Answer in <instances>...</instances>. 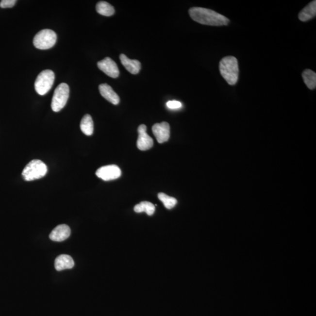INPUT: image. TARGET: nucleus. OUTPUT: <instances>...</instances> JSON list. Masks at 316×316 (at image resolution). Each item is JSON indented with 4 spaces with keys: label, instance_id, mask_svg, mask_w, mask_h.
<instances>
[{
    "label": "nucleus",
    "instance_id": "f03ea898",
    "mask_svg": "<svg viewBox=\"0 0 316 316\" xmlns=\"http://www.w3.org/2000/svg\"><path fill=\"white\" fill-rule=\"evenodd\" d=\"M219 69L227 83L235 85L238 80L239 67L237 58L234 56H227L222 59L219 65Z\"/></svg>",
    "mask_w": 316,
    "mask_h": 316
},
{
    "label": "nucleus",
    "instance_id": "39448f33",
    "mask_svg": "<svg viewBox=\"0 0 316 316\" xmlns=\"http://www.w3.org/2000/svg\"><path fill=\"white\" fill-rule=\"evenodd\" d=\"M55 81L52 70H45L40 73L35 82V89L39 95L44 96L49 92Z\"/></svg>",
    "mask_w": 316,
    "mask_h": 316
},
{
    "label": "nucleus",
    "instance_id": "f257e3e1",
    "mask_svg": "<svg viewBox=\"0 0 316 316\" xmlns=\"http://www.w3.org/2000/svg\"><path fill=\"white\" fill-rule=\"evenodd\" d=\"M190 17L199 24L210 26H223L229 24L230 20L216 11L202 7H192L189 10Z\"/></svg>",
    "mask_w": 316,
    "mask_h": 316
},
{
    "label": "nucleus",
    "instance_id": "6e6552de",
    "mask_svg": "<svg viewBox=\"0 0 316 316\" xmlns=\"http://www.w3.org/2000/svg\"><path fill=\"white\" fill-rule=\"evenodd\" d=\"M98 67L100 70H101L107 76L112 78H118L119 75V71L117 65L113 59L109 58H105L102 61L98 63Z\"/></svg>",
    "mask_w": 316,
    "mask_h": 316
},
{
    "label": "nucleus",
    "instance_id": "412c9836",
    "mask_svg": "<svg viewBox=\"0 0 316 316\" xmlns=\"http://www.w3.org/2000/svg\"><path fill=\"white\" fill-rule=\"evenodd\" d=\"M166 106L169 109L176 110L179 109L182 107V102L179 101L172 100L167 102Z\"/></svg>",
    "mask_w": 316,
    "mask_h": 316
},
{
    "label": "nucleus",
    "instance_id": "f8f14e48",
    "mask_svg": "<svg viewBox=\"0 0 316 316\" xmlns=\"http://www.w3.org/2000/svg\"><path fill=\"white\" fill-rule=\"evenodd\" d=\"M99 89L101 95L107 101L115 105H117L119 103L120 99H119L118 95L109 84H101L100 85Z\"/></svg>",
    "mask_w": 316,
    "mask_h": 316
},
{
    "label": "nucleus",
    "instance_id": "0eeeda50",
    "mask_svg": "<svg viewBox=\"0 0 316 316\" xmlns=\"http://www.w3.org/2000/svg\"><path fill=\"white\" fill-rule=\"evenodd\" d=\"M96 175L104 181H113L120 177L121 170L116 165H107L100 167L97 170Z\"/></svg>",
    "mask_w": 316,
    "mask_h": 316
},
{
    "label": "nucleus",
    "instance_id": "6ab92c4d",
    "mask_svg": "<svg viewBox=\"0 0 316 316\" xmlns=\"http://www.w3.org/2000/svg\"><path fill=\"white\" fill-rule=\"evenodd\" d=\"M134 211L136 213L145 212L148 215L152 216L154 214L155 207L150 202L142 201L140 203L136 205L134 207Z\"/></svg>",
    "mask_w": 316,
    "mask_h": 316
},
{
    "label": "nucleus",
    "instance_id": "f3484780",
    "mask_svg": "<svg viewBox=\"0 0 316 316\" xmlns=\"http://www.w3.org/2000/svg\"><path fill=\"white\" fill-rule=\"evenodd\" d=\"M96 9L99 14L105 17L112 16L115 13V8L106 1H99L96 5Z\"/></svg>",
    "mask_w": 316,
    "mask_h": 316
},
{
    "label": "nucleus",
    "instance_id": "dca6fc26",
    "mask_svg": "<svg viewBox=\"0 0 316 316\" xmlns=\"http://www.w3.org/2000/svg\"><path fill=\"white\" fill-rule=\"evenodd\" d=\"M81 129L85 135L90 136L94 132V123L92 116L89 115H85L82 119Z\"/></svg>",
    "mask_w": 316,
    "mask_h": 316
},
{
    "label": "nucleus",
    "instance_id": "4468645a",
    "mask_svg": "<svg viewBox=\"0 0 316 316\" xmlns=\"http://www.w3.org/2000/svg\"><path fill=\"white\" fill-rule=\"evenodd\" d=\"M75 266L73 258L68 255H61L56 258L55 262V269L58 271L72 269Z\"/></svg>",
    "mask_w": 316,
    "mask_h": 316
},
{
    "label": "nucleus",
    "instance_id": "7ed1b4c3",
    "mask_svg": "<svg viewBox=\"0 0 316 316\" xmlns=\"http://www.w3.org/2000/svg\"><path fill=\"white\" fill-rule=\"evenodd\" d=\"M47 172V165L43 162L34 159L25 167L22 175L24 180L33 181L44 177Z\"/></svg>",
    "mask_w": 316,
    "mask_h": 316
},
{
    "label": "nucleus",
    "instance_id": "9b49d317",
    "mask_svg": "<svg viewBox=\"0 0 316 316\" xmlns=\"http://www.w3.org/2000/svg\"><path fill=\"white\" fill-rule=\"evenodd\" d=\"M71 230L67 224H61L52 230L50 235L51 240L55 242H62L69 237Z\"/></svg>",
    "mask_w": 316,
    "mask_h": 316
},
{
    "label": "nucleus",
    "instance_id": "aec40b11",
    "mask_svg": "<svg viewBox=\"0 0 316 316\" xmlns=\"http://www.w3.org/2000/svg\"><path fill=\"white\" fill-rule=\"evenodd\" d=\"M158 197L167 209H173L178 203V201L175 198L170 197L164 193H159Z\"/></svg>",
    "mask_w": 316,
    "mask_h": 316
},
{
    "label": "nucleus",
    "instance_id": "a211bd4d",
    "mask_svg": "<svg viewBox=\"0 0 316 316\" xmlns=\"http://www.w3.org/2000/svg\"><path fill=\"white\" fill-rule=\"evenodd\" d=\"M304 83L310 90L315 89L316 87V74L312 70L306 69L302 73Z\"/></svg>",
    "mask_w": 316,
    "mask_h": 316
},
{
    "label": "nucleus",
    "instance_id": "9d476101",
    "mask_svg": "<svg viewBox=\"0 0 316 316\" xmlns=\"http://www.w3.org/2000/svg\"><path fill=\"white\" fill-rule=\"evenodd\" d=\"M152 132L159 143H164L169 140L170 125L166 122L156 123L153 125Z\"/></svg>",
    "mask_w": 316,
    "mask_h": 316
},
{
    "label": "nucleus",
    "instance_id": "20e7f679",
    "mask_svg": "<svg viewBox=\"0 0 316 316\" xmlns=\"http://www.w3.org/2000/svg\"><path fill=\"white\" fill-rule=\"evenodd\" d=\"M57 40L56 33L51 30L40 31L34 36L33 43L37 49L49 50L55 45Z\"/></svg>",
    "mask_w": 316,
    "mask_h": 316
},
{
    "label": "nucleus",
    "instance_id": "2eb2a0df",
    "mask_svg": "<svg viewBox=\"0 0 316 316\" xmlns=\"http://www.w3.org/2000/svg\"><path fill=\"white\" fill-rule=\"evenodd\" d=\"M316 15V1H313L307 5L299 14V19L302 22H306L311 19Z\"/></svg>",
    "mask_w": 316,
    "mask_h": 316
},
{
    "label": "nucleus",
    "instance_id": "ddd939ff",
    "mask_svg": "<svg viewBox=\"0 0 316 316\" xmlns=\"http://www.w3.org/2000/svg\"><path fill=\"white\" fill-rule=\"evenodd\" d=\"M119 59H120L122 65L130 73L136 75L140 71L141 63L138 60L130 59L124 54H121Z\"/></svg>",
    "mask_w": 316,
    "mask_h": 316
},
{
    "label": "nucleus",
    "instance_id": "1a4fd4ad",
    "mask_svg": "<svg viewBox=\"0 0 316 316\" xmlns=\"http://www.w3.org/2000/svg\"><path fill=\"white\" fill-rule=\"evenodd\" d=\"M138 138L137 147L139 150H149L153 147V139L147 133V126L144 124L139 125L138 129Z\"/></svg>",
    "mask_w": 316,
    "mask_h": 316
},
{
    "label": "nucleus",
    "instance_id": "4be33fe9",
    "mask_svg": "<svg viewBox=\"0 0 316 316\" xmlns=\"http://www.w3.org/2000/svg\"><path fill=\"white\" fill-rule=\"evenodd\" d=\"M16 0H2L0 2V7L2 8H12L16 5Z\"/></svg>",
    "mask_w": 316,
    "mask_h": 316
},
{
    "label": "nucleus",
    "instance_id": "423d86ee",
    "mask_svg": "<svg viewBox=\"0 0 316 316\" xmlns=\"http://www.w3.org/2000/svg\"><path fill=\"white\" fill-rule=\"evenodd\" d=\"M69 96V87L67 83L60 84L54 92L51 107L53 112H59L64 109Z\"/></svg>",
    "mask_w": 316,
    "mask_h": 316
}]
</instances>
